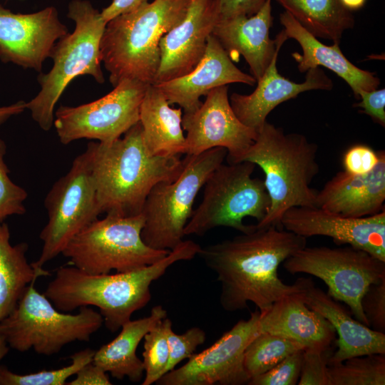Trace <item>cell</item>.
I'll return each instance as SVG.
<instances>
[{"mask_svg":"<svg viewBox=\"0 0 385 385\" xmlns=\"http://www.w3.org/2000/svg\"><path fill=\"white\" fill-rule=\"evenodd\" d=\"M290 274L304 273L322 280L327 294L345 303L356 320L369 327L361 308L363 295L373 284L385 279V262L366 251L344 247L307 246L283 262Z\"/></svg>","mask_w":385,"mask_h":385,"instance_id":"12","label":"cell"},{"mask_svg":"<svg viewBox=\"0 0 385 385\" xmlns=\"http://www.w3.org/2000/svg\"><path fill=\"white\" fill-rule=\"evenodd\" d=\"M76 377L66 383L68 385H111L107 374L93 361L83 366L76 374Z\"/></svg>","mask_w":385,"mask_h":385,"instance_id":"42","label":"cell"},{"mask_svg":"<svg viewBox=\"0 0 385 385\" xmlns=\"http://www.w3.org/2000/svg\"><path fill=\"white\" fill-rule=\"evenodd\" d=\"M255 165L248 161L220 165L203 187L202 200L192 210L185 235H203L217 227H227L242 233L254 230L243 219L252 217L257 222L268 212L270 199L264 180L252 177Z\"/></svg>","mask_w":385,"mask_h":385,"instance_id":"9","label":"cell"},{"mask_svg":"<svg viewBox=\"0 0 385 385\" xmlns=\"http://www.w3.org/2000/svg\"><path fill=\"white\" fill-rule=\"evenodd\" d=\"M304 349L293 339L261 332L245 350V372L250 379L267 371L289 355Z\"/></svg>","mask_w":385,"mask_h":385,"instance_id":"30","label":"cell"},{"mask_svg":"<svg viewBox=\"0 0 385 385\" xmlns=\"http://www.w3.org/2000/svg\"><path fill=\"white\" fill-rule=\"evenodd\" d=\"M10 230L4 222L0 223V322L16 307L29 285L48 272L35 269L29 263L26 242L12 245Z\"/></svg>","mask_w":385,"mask_h":385,"instance_id":"28","label":"cell"},{"mask_svg":"<svg viewBox=\"0 0 385 385\" xmlns=\"http://www.w3.org/2000/svg\"><path fill=\"white\" fill-rule=\"evenodd\" d=\"M303 351H298L289 355L267 371L251 378L247 384H297L301 373Z\"/></svg>","mask_w":385,"mask_h":385,"instance_id":"36","label":"cell"},{"mask_svg":"<svg viewBox=\"0 0 385 385\" xmlns=\"http://www.w3.org/2000/svg\"><path fill=\"white\" fill-rule=\"evenodd\" d=\"M234 83L254 86L257 81L234 64L218 40L211 34L202 58L192 71L154 85L170 105L178 104L184 113H189L201 106L200 97L215 88Z\"/></svg>","mask_w":385,"mask_h":385,"instance_id":"20","label":"cell"},{"mask_svg":"<svg viewBox=\"0 0 385 385\" xmlns=\"http://www.w3.org/2000/svg\"><path fill=\"white\" fill-rule=\"evenodd\" d=\"M165 333L170 354L167 372L175 369L184 359H189L206 339L205 332L197 327H192L181 334L175 333L169 318L167 319Z\"/></svg>","mask_w":385,"mask_h":385,"instance_id":"35","label":"cell"},{"mask_svg":"<svg viewBox=\"0 0 385 385\" xmlns=\"http://www.w3.org/2000/svg\"><path fill=\"white\" fill-rule=\"evenodd\" d=\"M44 206L48 220L39 235L43 243L40 256L31 263L35 269H41L61 254L68 242L101 214L88 145L73 160L67 173L53 183L45 197Z\"/></svg>","mask_w":385,"mask_h":385,"instance_id":"11","label":"cell"},{"mask_svg":"<svg viewBox=\"0 0 385 385\" xmlns=\"http://www.w3.org/2000/svg\"><path fill=\"white\" fill-rule=\"evenodd\" d=\"M305 304L327 319L338 336L337 350L329 356L328 364L373 354H385V334L373 330L351 317L339 303L314 286L312 282L303 294Z\"/></svg>","mask_w":385,"mask_h":385,"instance_id":"24","label":"cell"},{"mask_svg":"<svg viewBox=\"0 0 385 385\" xmlns=\"http://www.w3.org/2000/svg\"><path fill=\"white\" fill-rule=\"evenodd\" d=\"M380 151L366 145L351 146L343 155L344 170L353 175H364L372 171L379 163Z\"/></svg>","mask_w":385,"mask_h":385,"instance_id":"39","label":"cell"},{"mask_svg":"<svg viewBox=\"0 0 385 385\" xmlns=\"http://www.w3.org/2000/svg\"><path fill=\"white\" fill-rule=\"evenodd\" d=\"M317 38L339 43L342 34L353 28L354 18L340 0H275Z\"/></svg>","mask_w":385,"mask_h":385,"instance_id":"29","label":"cell"},{"mask_svg":"<svg viewBox=\"0 0 385 385\" xmlns=\"http://www.w3.org/2000/svg\"><path fill=\"white\" fill-rule=\"evenodd\" d=\"M330 385H384L385 354L354 356L329 366Z\"/></svg>","mask_w":385,"mask_h":385,"instance_id":"31","label":"cell"},{"mask_svg":"<svg viewBox=\"0 0 385 385\" xmlns=\"http://www.w3.org/2000/svg\"><path fill=\"white\" fill-rule=\"evenodd\" d=\"M191 0H154L109 21L100 43L101 61L113 87L124 80L153 84L162 36L185 16Z\"/></svg>","mask_w":385,"mask_h":385,"instance_id":"4","label":"cell"},{"mask_svg":"<svg viewBox=\"0 0 385 385\" xmlns=\"http://www.w3.org/2000/svg\"><path fill=\"white\" fill-rule=\"evenodd\" d=\"M328 351L304 349L298 385H330Z\"/></svg>","mask_w":385,"mask_h":385,"instance_id":"37","label":"cell"},{"mask_svg":"<svg viewBox=\"0 0 385 385\" xmlns=\"http://www.w3.org/2000/svg\"><path fill=\"white\" fill-rule=\"evenodd\" d=\"M260 312L241 319L212 345L194 353L180 367L165 373L160 385H241L250 379L244 368V353L249 343L260 332Z\"/></svg>","mask_w":385,"mask_h":385,"instance_id":"14","label":"cell"},{"mask_svg":"<svg viewBox=\"0 0 385 385\" xmlns=\"http://www.w3.org/2000/svg\"><path fill=\"white\" fill-rule=\"evenodd\" d=\"M124 80L102 98L77 106H61L53 125L62 144L80 139L108 143L139 122L140 107L148 86Z\"/></svg>","mask_w":385,"mask_h":385,"instance_id":"13","label":"cell"},{"mask_svg":"<svg viewBox=\"0 0 385 385\" xmlns=\"http://www.w3.org/2000/svg\"><path fill=\"white\" fill-rule=\"evenodd\" d=\"M342 5L350 11L362 8L366 0H340Z\"/></svg>","mask_w":385,"mask_h":385,"instance_id":"45","label":"cell"},{"mask_svg":"<svg viewBox=\"0 0 385 385\" xmlns=\"http://www.w3.org/2000/svg\"><path fill=\"white\" fill-rule=\"evenodd\" d=\"M6 145L0 138V223L13 215H24L27 192L16 184L9 176V169L4 160Z\"/></svg>","mask_w":385,"mask_h":385,"instance_id":"34","label":"cell"},{"mask_svg":"<svg viewBox=\"0 0 385 385\" xmlns=\"http://www.w3.org/2000/svg\"><path fill=\"white\" fill-rule=\"evenodd\" d=\"M94 350L86 348L71 356V364L53 370H41L27 374H18L0 366V385H63L67 379L85 365L93 361Z\"/></svg>","mask_w":385,"mask_h":385,"instance_id":"32","label":"cell"},{"mask_svg":"<svg viewBox=\"0 0 385 385\" xmlns=\"http://www.w3.org/2000/svg\"><path fill=\"white\" fill-rule=\"evenodd\" d=\"M287 39L282 30L276 36L277 48L268 67L257 81V88L249 95L233 93L231 107L238 119L255 130L264 124L269 113L279 104L311 90H331L332 81L319 67L307 71L305 81L296 83L280 75L277 68L279 51Z\"/></svg>","mask_w":385,"mask_h":385,"instance_id":"19","label":"cell"},{"mask_svg":"<svg viewBox=\"0 0 385 385\" xmlns=\"http://www.w3.org/2000/svg\"><path fill=\"white\" fill-rule=\"evenodd\" d=\"M219 20L215 0H191L184 19L160 40V61L153 84L192 71L202 58Z\"/></svg>","mask_w":385,"mask_h":385,"instance_id":"18","label":"cell"},{"mask_svg":"<svg viewBox=\"0 0 385 385\" xmlns=\"http://www.w3.org/2000/svg\"><path fill=\"white\" fill-rule=\"evenodd\" d=\"M287 38L296 40L302 49V53L292 54L298 63V70L306 72L309 68L324 66L342 78L351 88L355 97L359 91L375 90L380 80L374 73L361 69L351 63L341 51L339 44L327 46L305 29L288 11L279 16Z\"/></svg>","mask_w":385,"mask_h":385,"instance_id":"25","label":"cell"},{"mask_svg":"<svg viewBox=\"0 0 385 385\" xmlns=\"http://www.w3.org/2000/svg\"><path fill=\"white\" fill-rule=\"evenodd\" d=\"M205 96L196 111L183 115L182 127L187 132L185 154L197 155L221 147L227 151L228 163H239L257 131L236 116L228 98L227 85L213 88Z\"/></svg>","mask_w":385,"mask_h":385,"instance_id":"15","label":"cell"},{"mask_svg":"<svg viewBox=\"0 0 385 385\" xmlns=\"http://www.w3.org/2000/svg\"><path fill=\"white\" fill-rule=\"evenodd\" d=\"M10 346L4 336L0 333V361L9 351Z\"/></svg>","mask_w":385,"mask_h":385,"instance_id":"46","label":"cell"},{"mask_svg":"<svg viewBox=\"0 0 385 385\" xmlns=\"http://www.w3.org/2000/svg\"><path fill=\"white\" fill-rule=\"evenodd\" d=\"M167 316L165 309L157 305L148 316L126 322L114 339L95 351L93 363L115 379L128 377L132 382H139L143 377L144 368L143 361L136 354L138 344L145 335Z\"/></svg>","mask_w":385,"mask_h":385,"instance_id":"26","label":"cell"},{"mask_svg":"<svg viewBox=\"0 0 385 385\" xmlns=\"http://www.w3.org/2000/svg\"><path fill=\"white\" fill-rule=\"evenodd\" d=\"M144 222L142 214L131 217L106 215L76 234L61 254L73 266L93 274L144 267L170 252L151 248L143 242L141 231Z\"/></svg>","mask_w":385,"mask_h":385,"instance_id":"10","label":"cell"},{"mask_svg":"<svg viewBox=\"0 0 385 385\" xmlns=\"http://www.w3.org/2000/svg\"><path fill=\"white\" fill-rule=\"evenodd\" d=\"M361 308L368 321L369 327L385 332V279L371 284L361 301Z\"/></svg>","mask_w":385,"mask_h":385,"instance_id":"38","label":"cell"},{"mask_svg":"<svg viewBox=\"0 0 385 385\" xmlns=\"http://www.w3.org/2000/svg\"><path fill=\"white\" fill-rule=\"evenodd\" d=\"M26 102L21 101L10 106L0 107V125L11 116L22 113L26 109Z\"/></svg>","mask_w":385,"mask_h":385,"instance_id":"44","label":"cell"},{"mask_svg":"<svg viewBox=\"0 0 385 385\" xmlns=\"http://www.w3.org/2000/svg\"><path fill=\"white\" fill-rule=\"evenodd\" d=\"M281 226L306 238L331 237L337 245L364 250L385 262V209L373 215L354 218L317 207H294L284 213Z\"/></svg>","mask_w":385,"mask_h":385,"instance_id":"17","label":"cell"},{"mask_svg":"<svg viewBox=\"0 0 385 385\" xmlns=\"http://www.w3.org/2000/svg\"><path fill=\"white\" fill-rule=\"evenodd\" d=\"M227 155V150L221 147L186 154L178 178L160 182L151 189L141 212L145 220L141 237L148 246L170 251L183 241L196 195Z\"/></svg>","mask_w":385,"mask_h":385,"instance_id":"8","label":"cell"},{"mask_svg":"<svg viewBox=\"0 0 385 385\" xmlns=\"http://www.w3.org/2000/svg\"><path fill=\"white\" fill-rule=\"evenodd\" d=\"M306 245L304 237L274 225H255L249 232L201 247L198 255L217 275L224 310H242L252 302L264 313L279 299L303 292L312 282L300 277L287 284L277 272L282 262Z\"/></svg>","mask_w":385,"mask_h":385,"instance_id":"1","label":"cell"},{"mask_svg":"<svg viewBox=\"0 0 385 385\" xmlns=\"http://www.w3.org/2000/svg\"><path fill=\"white\" fill-rule=\"evenodd\" d=\"M182 118L181 108H171L154 84L148 86L140 107L139 122L145 143L152 155L173 156L186 153Z\"/></svg>","mask_w":385,"mask_h":385,"instance_id":"27","label":"cell"},{"mask_svg":"<svg viewBox=\"0 0 385 385\" xmlns=\"http://www.w3.org/2000/svg\"><path fill=\"white\" fill-rule=\"evenodd\" d=\"M358 97L361 102L354 105L362 109V112L379 123L385 125V89H375L370 91H359Z\"/></svg>","mask_w":385,"mask_h":385,"instance_id":"40","label":"cell"},{"mask_svg":"<svg viewBox=\"0 0 385 385\" xmlns=\"http://www.w3.org/2000/svg\"><path fill=\"white\" fill-rule=\"evenodd\" d=\"M304 292L284 297L260 313V331L293 339L305 349L328 351L335 339V329L305 304Z\"/></svg>","mask_w":385,"mask_h":385,"instance_id":"23","label":"cell"},{"mask_svg":"<svg viewBox=\"0 0 385 385\" xmlns=\"http://www.w3.org/2000/svg\"><path fill=\"white\" fill-rule=\"evenodd\" d=\"M68 17L75 21V29L56 43L51 71L40 75L41 90L26 109L40 128L49 130L54 120V108L63 92L75 78L91 75L99 83L105 81L101 69L100 43L106 22L88 1L73 0Z\"/></svg>","mask_w":385,"mask_h":385,"instance_id":"6","label":"cell"},{"mask_svg":"<svg viewBox=\"0 0 385 385\" xmlns=\"http://www.w3.org/2000/svg\"><path fill=\"white\" fill-rule=\"evenodd\" d=\"M200 250L197 243L183 240L165 257L151 265L115 274H93L73 265L62 266L56 270L44 294L63 312L86 306L98 308L106 327L115 332L135 311L148 304L153 282L162 277L173 264L193 259Z\"/></svg>","mask_w":385,"mask_h":385,"instance_id":"2","label":"cell"},{"mask_svg":"<svg viewBox=\"0 0 385 385\" xmlns=\"http://www.w3.org/2000/svg\"><path fill=\"white\" fill-rule=\"evenodd\" d=\"M385 153L374 169L364 175L339 171L317 191L315 205L346 217H364L384 208Z\"/></svg>","mask_w":385,"mask_h":385,"instance_id":"21","label":"cell"},{"mask_svg":"<svg viewBox=\"0 0 385 385\" xmlns=\"http://www.w3.org/2000/svg\"><path fill=\"white\" fill-rule=\"evenodd\" d=\"M271 1L266 0L252 16L220 20L212 33L232 61L244 57L256 81L268 67L277 48L276 38L270 37L273 21Z\"/></svg>","mask_w":385,"mask_h":385,"instance_id":"22","label":"cell"},{"mask_svg":"<svg viewBox=\"0 0 385 385\" xmlns=\"http://www.w3.org/2000/svg\"><path fill=\"white\" fill-rule=\"evenodd\" d=\"M148 0H113L109 6L101 12L103 19L108 23L113 18L129 12Z\"/></svg>","mask_w":385,"mask_h":385,"instance_id":"43","label":"cell"},{"mask_svg":"<svg viewBox=\"0 0 385 385\" xmlns=\"http://www.w3.org/2000/svg\"><path fill=\"white\" fill-rule=\"evenodd\" d=\"M167 319L159 321L143 338L145 376L142 385L156 383L167 372L170 356L165 333Z\"/></svg>","mask_w":385,"mask_h":385,"instance_id":"33","label":"cell"},{"mask_svg":"<svg viewBox=\"0 0 385 385\" xmlns=\"http://www.w3.org/2000/svg\"><path fill=\"white\" fill-rule=\"evenodd\" d=\"M91 173L100 210L106 215L141 214L151 189L175 180L183 167L180 155H152L137 123L111 143L90 142Z\"/></svg>","mask_w":385,"mask_h":385,"instance_id":"3","label":"cell"},{"mask_svg":"<svg viewBox=\"0 0 385 385\" xmlns=\"http://www.w3.org/2000/svg\"><path fill=\"white\" fill-rule=\"evenodd\" d=\"M318 146L302 134L286 133L267 120L240 162L260 166L270 206L257 227L281 226L284 213L294 207H316L317 190L310 185L319 172Z\"/></svg>","mask_w":385,"mask_h":385,"instance_id":"5","label":"cell"},{"mask_svg":"<svg viewBox=\"0 0 385 385\" xmlns=\"http://www.w3.org/2000/svg\"><path fill=\"white\" fill-rule=\"evenodd\" d=\"M215 1L219 9L220 20H225L238 16H252L260 9L266 1V0Z\"/></svg>","mask_w":385,"mask_h":385,"instance_id":"41","label":"cell"},{"mask_svg":"<svg viewBox=\"0 0 385 385\" xmlns=\"http://www.w3.org/2000/svg\"><path fill=\"white\" fill-rule=\"evenodd\" d=\"M31 282L15 309L0 322V333L10 348L24 352L33 349L51 356L75 341L88 342L103 324L100 312L88 306L71 314L58 310Z\"/></svg>","mask_w":385,"mask_h":385,"instance_id":"7","label":"cell"},{"mask_svg":"<svg viewBox=\"0 0 385 385\" xmlns=\"http://www.w3.org/2000/svg\"><path fill=\"white\" fill-rule=\"evenodd\" d=\"M68 34L54 7L15 14L0 4V59L41 71L56 42Z\"/></svg>","mask_w":385,"mask_h":385,"instance_id":"16","label":"cell"}]
</instances>
